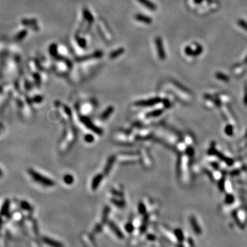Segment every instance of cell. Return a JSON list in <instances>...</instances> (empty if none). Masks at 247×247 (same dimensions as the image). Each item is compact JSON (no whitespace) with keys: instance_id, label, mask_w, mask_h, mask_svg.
<instances>
[{"instance_id":"5","label":"cell","mask_w":247,"mask_h":247,"mask_svg":"<svg viewBox=\"0 0 247 247\" xmlns=\"http://www.w3.org/2000/svg\"><path fill=\"white\" fill-rule=\"evenodd\" d=\"M137 1L142 5H144L145 7H146L147 8L150 9V10H155L156 9V5L150 1H149V0H137Z\"/></svg>"},{"instance_id":"15","label":"cell","mask_w":247,"mask_h":247,"mask_svg":"<svg viewBox=\"0 0 247 247\" xmlns=\"http://www.w3.org/2000/svg\"><path fill=\"white\" fill-rule=\"evenodd\" d=\"M57 49H56V45H52L50 47V53L52 54V56H55L56 55V53H57Z\"/></svg>"},{"instance_id":"13","label":"cell","mask_w":247,"mask_h":247,"mask_svg":"<svg viewBox=\"0 0 247 247\" xmlns=\"http://www.w3.org/2000/svg\"><path fill=\"white\" fill-rule=\"evenodd\" d=\"M237 24H238L241 28H243L244 30L247 31V22L246 21L243 19H239L237 21Z\"/></svg>"},{"instance_id":"9","label":"cell","mask_w":247,"mask_h":247,"mask_svg":"<svg viewBox=\"0 0 247 247\" xmlns=\"http://www.w3.org/2000/svg\"><path fill=\"white\" fill-rule=\"evenodd\" d=\"M45 239H46V242L47 243V244L50 245V246H52L54 247H62L61 244H60V243L56 242V241L54 242V241L52 240V239H47V238Z\"/></svg>"},{"instance_id":"2","label":"cell","mask_w":247,"mask_h":247,"mask_svg":"<svg viewBox=\"0 0 247 247\" xmlns=\"http://www.w3.org/2000/svg\"><path fill=\"white\" fill-rule=\"evenodd\" d=\"M102 56V52L100 51H98L95 52V53H93L90 55L83 56V57H78L76 58V61L78 62H82V61H87L89 59H91V58H100Z\"/></svg>"},{"instance_id":"10","label":"cell","mask_w":247,"mask_h":247,"mask_svg":"<svg viewBox=\"0 0 247 247\" xmlns=\"http://www.w3.org/2000/svg\"><path fill=\"white\" fill-rule=\"evenodd\" d=\"M185 53L189 56H194V52L191 46H186L184 50Z\"/></svg>"},{"instance_id":"1","label":"cell","mask_w":247,"mask_h":247,"mask_svg":"<svg viewBox=\"0 0 247 247\" xmlns=\"http://www.w3.org/2000/svg\"><path fill=\"white\" fill-rule=\"evenodd\" d=\"M155 44H156V51H157L158 56L159 58L161 60H164L166 58V54H165V50L163 48V41L161 37H156L155 39Z\"/></svg>"},{"instance_id":"19","label":"cell","mask_w":247,"mask_h":247,"mask_svg":"<svg viewBox=\"0 0 247 247\" xmlns=\"http://www.w3.org/2000/svg\"><path fill=\"white\" fill-rule=\"evenodd\" d=\"M244 63H247V56L246 58H245V59H244Z\"/></svg>"},{"instance_id":"6","label":"cell","mask_w":247,"mask_h":247,"mask_svg":"<svg viewBox=\"0 0 247 247\" xmlns=\"http://www.w3.org/2000/svg\"><path fill=\"white\" fill-rule=\"evenodd\" d=\"M124 52V50L123 48L118 49V50L113 51V52H111L110 55H109V58H111V59H113V58L118 57L119 56H120L122 54H123Z\"/></svg>"},{"instance_id":"8","label":"cell","mask_w":247,"mask_h":247,"mask_svg":"<svg viewBox=\"0 0 247 247\" xmlns=\"http://www.w3.org/2000/svg\"><path fill=\"white\" fill-rule=\"evenodd\" d=\"M203 48L201 45L199 44V43H198V44H196V48L195 50H194V56H199L200 54L203 52Z\"/></svg>"},{"instance_id":"12","label":"cell","mask_w":247,"mask_h":247,"mask_svg":"<svg viewBox=\"0 0 247 247\" xmlns=\"http://www.w3.org/2000/svg\"><path fill=\"white\" fill-rule=\"evenodd\" d=\"M216 78L220 79V80H223V81H228L229 80V77L227 76H226L225 74H224V73H216Z\"/></svg>"},{"instance_id":"7","label":"cell","mask_w":247,"mask_h":247,"mask_svg":"<svg viewBox=\"0 0 247 247\" xmlns=\"http://www.w3.org/2000/svg\"><path fill=\"white\" fill-rule=\"evenodd\" d=\"M175 235H176V238L179 242H183L184 239V235L181 229H176L174 231Z\"/></svg>"},{"instance_id":"17","label":"cell","mask_w":247,"mask_h":247,"mask_svg":"<svg viewBox=\"0 0 247 247\" xmlns=\"http://www.w3.org/2000/svg\"><path fill=\"white\" fill-rule=\"evenodd\" d=\"M244 100H245V102H246V104H247V92H246H246H245Z\"/></svg>"},{"instance_id":"11","label":"cell","mask_w":247,"mask_h":247,"mask_svg":"<svg viewBox=\"0 0 247 247\" xmlns=\"http://www.w3.org/2000/svg\"><path fill=\"white\" fill-rule=\"evenodd\" d=\"M84 18H85L89 22H90V23H92V22H93V17L91 16V13L89 12V10H84Z\"/></svg>"},{"instance_id":"14","label":"cell","mask_w":247,"mask_h":247,"mask_svg":"<svg viewBox=\"0 0 247 247\" xmlns=\"http://www.w3.org/2000/svg\"><path fill=\"white\" fill-rule=\"evenodd\" d=\"M77 41H78V45L80 46L81 48H85L86 47V41L84 39H82V38H78L77 39Z\"/></svg>"},{"instance_id":"16","label":"cell","mask_w":247,"mask_h":247,"mask_svg":"<svg viewBox=\"0 0 247 247\" xmlns=\"http://www.w3.org/2000/svg\"><path fill=\"white\" fill-rule=\"evenodd\" d=\"M226 131H227V133L229 134V135H232V132L233 131H232V128L230 126H228L227 129H226Z\"/></svg>"},{"instance_id":"18","label":"cell","mask_w":247,"mask_h":247,"mask_svg":"<svg viewBox=\"0 0 247 247\" xmlns=\"http://www.w3.org/2000/svg\"><path fill=\"white\" fill-rule=\"evenodd\" d=\"M203 0H194V2L196 3H201Z\"/></svg>"},{"instance_id":"3","label":"cell","mask_w":247,"mask_h":247,"mask_svg":"<svg viewBox=\"0 0 247 247\" xmlns=\"http://www.w3.org/2000/svg\"><path fill=\"white\" fill-rule=\"evenodd\" d=\"M190 224H191V226L192 227V229H193L194 233H196V234H201V227H199V224H198V222L196 221V218H194V216H191L190 218Z\"/></svg>"},{"instance_id":"4","label":"cell","mask_w":247,"mask_h":247,"mask_svg":"<svg viewBox=\"0 0 247 247\" xmlns=\"http://www.w3.org/2000/svg\"><path fill=\"white\" fill-rule=\"evenodd\" d=\"M135 19L138 21L141 22V23H144L146 24H150L152 23V19L149 17L144 15L141 14H137L135 16Z\"/></svg>"}]
</instances>
